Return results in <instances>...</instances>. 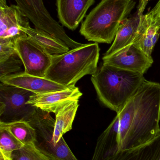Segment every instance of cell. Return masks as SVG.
Masks as SVG:
<instances>
[{"mask_svg": "<svg viewBox=\"0 0 160 160\" xmlns=\"http://www.w3.org/2000/svg\"><path fill=\"white\" fill-rule=\"evenodd\" d=\"M120 150L147 143L160 134V83L145 80L120 112Z\"/></svg>", "mask_w": 160, "mask_h": 160, "instance_id": "cell-1", "label": "cell"}, {"mask_svg": "<svg viewBox=\"0 0 160 160\" xmlns=\"http://www.w3.org/2000/svg\"><path fill=\"white\" fill-rule=\"evenodd\" d=\"M145 79L141 73L103 63L91 77L99 99L116 113L121 112Z\"/></svg>", "mask_w": 160, "mask_h": 160, "instance_id": "cell-2", "label": "cell"}, {"mask_svg": "<svg viewBox=\"0 0 160 160\" xmlns=\"http://www.w3.org/2000/svg\"><path fill=\"white\" fill-rule=\"evenodd\" d=\"M135 5L134 0H101L83 22L80 33L88 41L111 44Z\"/></svg>", "mask_w": 160, "mask_h": 160, "instance_id": "cell-3", "label": "cell"}, {"mask_svg": "<svg viewBox=\"0 0 160 160\" xmlns=\"http://www.w3.org/2000/svg\"><path fill=\"white\" fill-rule=\"evenodd\" d=\"M100 49L97 43L84 44L61 54L52 55L45 78L67 87L75 86L86 75L98 69Z\"/></svg>", "mask_w": 160, "mask_h": 160, "instance_id": "cell-4", "label": "cell"}, {"mask_svg": "<svg viewBox=\"0 0 160 160\" xmlns=\"http://www.w3.org/2000/svg\"><path fill=\"white\" fill-rule=\"evenodd\" d=\"M35 130V146L52 160H78L63 137L54 145L53 141L55 120L50 113L37 108L29 121Z\"/></svg>", "mask_w": 160, "mask_h": 160, "instance_id": "cell-5", "label": "cell"}, {"mask_svg": "<svg viewBox=\"0 0 160 160\" xmlns=\"http://www.w3.org/2000/svg\"><path fill=\"white\" fill-rule=\"evenodd\" d=\"M34 94L28 90L1 82L0 122H28L37 108L27 103Z\"/></svg>", "mask_w": 160, "mask_h": 160, "instance_id": "cell-6", "label": "cell"}, {"mask_svg": "<svg viewBox=\"0 0 160 160\" xmlns=\"http://www.w3.org/2000/svg\"><path fill=\"white\" fill-rule=\"evenodd\" d=\"M22 12L34 24L35 28L47 32L63 41L70 48L83 46L71 39L64 28L50 16L43 0H15Z\"/></svg>", "mask_w": 160, "mask_h": 160, "instance_id": "cell-7", "label": "cell"}, {"mask_svg": "<svg viewBox=\"0 0 160 160\" xmlns=\"http://www.w3.org/2000/svg\"><path fill=\"white\" fill-rule=\"evenodd\" d=\"M15 47L23 63L24 72L45 78L50 65L52 55L28 36L16 39Z\"/></svg>", "mask_w": 160, "mask_h": 160, "instance_id": "cell-8", "label": "cell"}, {"mask_svg": "<svg viewBox=\"0 0 160 160\" xmlns=\"http://www.w3.org/2000/svg\"><path fill=\"white\" fill-rule=\"evenodd\" d=\"M102 61L103 63L143 75L153 63L152 57H148L142 50L133 44L111 55H104Z\"/></svg>", "mask_w": 160, "mask_h": 160, "instance_id": "cell-9", "label": "cell"}, {"mask_svg": "<svg viewBox=\"0 0 160 160\" xmlns=\"http://www.w3.org/2000/svg\"><path fill=\"white\" fill-rule=\"evenodd\" d=\"M29 20L17 5L0 7V39L16 41L26 36L24 29L30 27Z\"/></svg>", "mask_w": 160, "mask_h": 160, "instance_id": "cell-10", "label": "cell"}, {"mask_svg": "<svg viewBox=\"0 0 160 160\" xmlns=\"http://www.w3.org/2000/svg\"><path fill=\"white\" fill-rule=\"evenodd\" d=\"M0 82L28 90L35 94L59 91L69 88L45 78L29 75L24 71L0 78Z\"/></svg>", "mask_w": 160, "mask_h": 160, "instance_id": "cell-11", "label": "cell"}, {"mask_svg": "<svg viewBox=\"0 0 160 160\" xmlns=\"http://www.w3.org/2000/svg\"><path fill=\"white\" fill-rule=\"evenodd\" d=\"M147 2V0H140L136 12L122 22L111 46L104 55H111L133 44L139 31Z\"/></svg>", "mask_w": 160, "mask_h": 160, "instance_id": "cell-12", "label": "cell"}, {"mask_svg": "<svg viewBox=\"0 0 160 160\" xmlns=\"http://www.w3.org/2000/svg\"><path fill=\"white\" fill-rule=\"evenodd\" d=\"M95 3V0H56L59 22L63 26L74 31Z\"/></svg>", "mask_w": 160, "mask_h": 160, "instance_id": "cell-13", "label": "cell"}, {"mask_svg": "<svg viewBox=\"0 0 160 160\" xmlns=\"http://www.w3.org/2000/svg\"><path fill=\"white\" fill-rule=\"evenodd\" d=\"M82 93L76 86L44 94H34L30 97L28 104L48 112L55 113L56 110L66 102L79 100Z\"/></svg>", "mask_w": 160, "mask_h": 160, "instance_id": "cell-14", "label": "cell"}, {"mask_svg": "<svg viewBox=\"0 0 160 160\" xmlns=\"http://www.w3.org/2000/svg\"><path fill=\"white\" fill-rule=\"evenodd\" d=\"M120 120L116 114L111 123L101 134L97 141L91 160H107L120 150L118 144Z\"/></svg>", "mask_w": 160, "mask_h": 160, "instance_id": "cell-15", "label": "cell"}, {"mask_svg": "<svg viewBox=\"0 0 160 160\" xmlns=\"http://www.w3.org/2000/svg\"><path fill=\"white\" fill-rule=\"evenodd\" d=\"M160 25L152 11L144 15L133 44L141 49L147 56L152 57L153 48L160 36Z\"/></svg>", "mask_w": 160, "mask_h": 160, "instance_id": "cell-16", "label": "cell"}, {"mask_svg": "<svg viewBox=\"0 0 160 160\" xmlns=\"http://www.w3.org/2000/svg\"><path fill=\"white\" fill-rule=\"evenodd\" d=\"M79 100L69 101L56 110L53 141L58 144L63 135L72 128V124L79 107Z\"/></svg>", "mask_w": 160, "mask_h": 160, "instance_id": "cell-17", "label": "cell"}, {"mask_svg": "<svg viewBox=\"0 0 160 160\" xmlns=\"http://www.w3.org/2000/svg\"><path fill=\"white\" fill-rule=\"evenodd\" d=\"M160 158V134L145 144L120 150L107 160H159Z\"/></svg>", "mask_w": 160, "mask_h": 160, "instance_id": "cell-18", "label": "cell"}, {"mask_svg": "<svg viewBox=\"0 0 160 160\" xmlns=\"http://www.w3.org/2000/svg\"><path fill=\"white\" fill-rule=\"evenodd\" d=\"M24 32L51 55L63 54L70 50V48L63 41L42 30L30 26L24 29Z\"/></svg>", "mask_w": 160, "mask_h": 160, "instance_id": "cell-19", "label": "cell"}, {"mask_svg": "<svg viewBox=\"0 0 160 160\" xmlns=\"http://www.w3.org/2000/svg\"><path fill=\"white\" fill-rule=\"evenodd\" d=\"M0 127L9 131L24 145L35 144V130L27 121L20 120L9 123L0 122Z\"/></svg>", "mask_w": 160, "mask_h": 160, "instance_id": "cell-20", "label": "cell"}, {"mask_svg": "<svg viewBox=\"0 0 160 160\" xmlns=\"http://www.w3.org/2000/svg\"><path fill=\"white\" fill-rule=\"evenodd\" d=\"M24 145L9 131L0 127V152L11 157L12 153L22 148Z\"/></svg>", "mask_w": 160, "mask_h": 160, "instance_id": "cell-21", "label": "cell"}, {"mask_svg": "<svg viewBox=\"0 0 160 160\" xmlns=\"http://www.w3.org/2000/svg\"><path fill=\"white\" fill-rule=\"evenodd\" d=\"M13 160H52L40 151L34 144L24 146L12 153Z\"/></svg>", "mask_w": 160, "mask_h": 160, "instance_id": "cell-22", "label": "cell"}, {"mask_svg": "<svg viewBox=\"0 0 160 160\" xmlns=\"http://www.w3.org/2000/svg\"><path fill=\"white\" fill-rule=\"evenodd\" d=\"M23 65L18 52L0 61V78L18 73Z\"/></svg>", "mask_w": 160, "mask_h": 160, "instance_id": "cell-23", "label": "cell"}, {"mask_svg": "<svg viewBox=\"0 0 160 160\" xmlns=\"http://www.w3.org/2000/svg\"><path fill=\"white\" fill-rule=\"evenodd\" d=\"M153 16L160 25V0H159L155 7L151 10Z\"/></svg>", "mask_w": 160, "mask_h": 160, "instance_id": "cell-24", "label": "cell"}, {"mask_svg": "<svg viewBox=\"0 0 160 160\" xmlns=\"http://www.w3.org/2000/svg\"><path fill=\"white\" fill-rule=\"evenodd\" d=\"M0 160H13L11 157L6 156L5 155L0 152Z\"/></svg>", "mask_w": 160, "mask_h": 160, "instance_id": "cell-25", "label": "cell"}, {"mask_svg": "<svg viewBox=\"0 0 160 160\" xmlns=\"http://www.w3.org/2000/svg\"><path fill=\"white\" fill-rule=\"evenodd\" d=\"M7 5L6 0H0V7H5Z\"/></svg>", "mask_w": 160, "mask_h": 160, "instance_id": "cell-26", "label": "cell"}, {"mask_svg": "<svg viewBox=\"0 0 160 160\" xmlns=\"http://www.w3.org/2000/svg\"><path fill=\"white\" fill-rule=\"evenodd\" d=\"M147 1H149V0H147Z\"/></svg>", "mask_w": 160, "mask_h": 160, "instance_id": "cell-27", "label": "cell"}, {"mask_svg": "<svg viewBox=\"0 0 160 160\" xmlns=\"http://www.w3.org/2000/svg\"></svg>", "mask_w": 160, "mask_h": 160, "instance_id": "cell-28", "label": "cell"}]
</instances>
